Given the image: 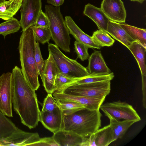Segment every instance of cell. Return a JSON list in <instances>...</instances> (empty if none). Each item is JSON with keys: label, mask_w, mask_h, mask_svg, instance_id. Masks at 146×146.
<instances>
[{"label": "cell", "mask_w": 146, "mask_h": 146, "mask_svg": "<svg viewBox=\"0 0 146 146\" xmlns=\"http://www.w3.org/2000/svg\"><path fill=\"white\" fill-rule=\"evenodd\" d=\"M12 73L13 109L22 124L29 129L34 128L39 121L40 111L35 91L25 80L20 68L15 66Z\"/></svg>", "instance_id": "6da1fadb"}, {"label": "cell", "mask_w": 146, "mask_h": 146, "mask_svg": "<svg viewBox=\"0 0 146 146\" xmlns=\"http://www.w3.org/2000/svg\"><path fill=\"white\" fill-rule=\"evenodd\" d=\"M22 32L18 46L21 69L27 83L35 91L40 84L35 58L36 42L35 34L31 27Z\"/></svg>", "instance_id": "7a4b0ae2"}, {"label": "cell", "mask_w": 146, "mask_h": 146, "mask_svg": "<svg viewBox=\"0 0 146 146\" xmlns=\"http://www.w3.org/2000/svg\"><path fill=\"white\" fill-rule=\"evenodd\" d=\"M102 116L99 110L84 107L71 114L64 116L63 129L74 131L83 138L88 137L101 127Z\"/></svg>", "instance_id": "3957f363"}, {"label": "cell", "mask_w": 146, "mask_h": 146, "mask_svg": "<svg viewBox=\"0 0 146 146\" xmlns=\"http://www.w3.org/2000/svg\"><path fill=\"white\" fill-rule=\"evenodd\" d=\"M45 8V13L49 21L51 38L58 47L65 52H70V33L61 12L60 7L46 5Z\"/></svg>", "instance_id": "277c9868"}, {"label": "cell", "mask_w": 146, "mask_h": 146, "mask_svg": "<svg viewBox=\"0 0 146 146\" xmlns=\"http://www.w3.org/2000/svg\"><path fill=\"white\" fill-rule=\"evenodd\" d=\"M48 50L55 61L60 72L69 76L80 78L89 74L87 68L76 60L63 53L55 44L49 43Z\"/></svg>", "instance_id": "5b68a950"}, {"label": "cell", "mask_w": 146, "mask_h": 146, "mask_svg": "<svg viewBox=\"0 0 146 146\" xmlns=\"http://www.w3.org/2000/svg\"><path fill=\"white\" fill-rule=\"evenodd\" d=\"M100 109L109 118L117 120H130L136 122L141 119L136 110L131 105L120 101L107 102L102 104Z\"/></svg>", "instance_id": "8992f818"}, {"label": "cell", "mask_w": 146, "mask_h": 146, "mask_svg": "<svg viewBox=\"0 0 146 146\" xmlns=\"http://www.w3.org/2000/svg\"><path fill=\"white\" fill-rule=\"evenodd\" d=\"M110 90L111 81L107 80L72 85L66 88L63 92L75 96L106 97Z\"/></svg>", "instance_id": "52a82bcc"}, {"label": "cell", "mask_w": 146, "mask_h": 146, "mask_svg": "<svg viewBox=\"0 0 146 146\" xmlns=\"http://www.w3.org/2000/svg\"><path fill=\"white\" fill-rule=\"evenodd\" d=\"M13 95L12 73H3L0 76V110L10 117H13Z\"/></svg>", "instance_id": "ba28073f"}, {"label": "cell", "mask_w": 146, "mask_h": 146, "mask_svg": "<svg viewBox=\"0 0 146 146\" xmlns=\"http://www.w3.org/2000/svg\"><path fill=\"white\" fill-rule=\"evenodd\" d=\"M19 22L22 31L33 26L42 10L41 0H23Z\"/></svg>", "instance_id": "9c48e42d"}, {"label": "cell", "mask_w": 146, "mask_h": 146, "mask_svg": "<svg viewBox=\"0 0 146 146\" xmlns=\"http://www.w3.org/2000/svg\"><path fill=\"white\" fill-rule=\"evenodd\" d=\"M40 138L37 133L24 131L17 127L8 137L0 141L1 146H32Z\"/></svg>", "instance_id": "30bf717a"}, {"label": "cell", "mask_w": 146, "mask_h": 146, "mask_svg": "<svg viewBox=\"0 0 146 146\" xmlns=\"http://www.w3.org/2000/svg\"><path fill=\"white\" fill-rule=\"evenodd\" d=\"M101 9L110 20L117 23H125L126 12L121 0H103Z\"/></svg>", "instance_id": "8fae6325"}, {"label": "cell", "mask_w": 146, "mask_h": 146, "mask_svg": "<svg viewBox=\"0 0 146 146\" xmlns=\"http://www.w3.org/2000/svg\"><path fill=\"white\" fill-rule=\"evenodd\" d=\"M48 58L44 60V66L41 78L43 86L48 94L55 91V82L57 75L60 73L51 54L49 52Z\"/></svg>", "instance_id": "7c38bea8"}, {"label": "cell", "mask_w": 146, "mask_h": 146, "mask_svg": "<svg viewBox=\"0 0 146 146\" xmlns=\"http://www.w3.org/2000/svg\"><path fill=\"white\" fill-rule=\"evenodd\" d=\"M53 96L56 100L74 102L82 105L86 108L94 110H99L106 98L103 96L92 97L75 96L56 91L53 93Z\"/></svg>", "instance_id": "4fadbf2b"}, {"label": "cell", "mask_w": 146, "mask_h": 146, "mask_svg": "<svg viewBox=\"0 0 146 146\" xmlns=\"http://www.w3.org/2000/svg\"><path fill=\"white\" fill-rule=\"evenodd\" d=\"M64 115L59 108L52 112L40 111L39 121L49 131L54 133L64 128Z\"/></svg>", "instance_id": "5bb4252c"}, {"label": "cell", "mask_w": 146, "mask_h": 146, "mask_svg": "<svg viewBox=\"0 0 146 146\" xmlns=\"http://www.w3.org/2000/svg\"><path fill=\"white\" fill-rule=\"evenodd\" d=\"M115 141L113 131L109 125L84 138L82 146H107Z\"/></svg>", "instance_id": "9a60e30c"}, {"label": "cell", "mask_w": 146, "mask_h": 146, "mask_svg": "<svg viewBox=\"0 0 146 146\" xmlns=\"http://www.w3.org/2000/svg\"><path fill=\"white\" fill-rule=\"evenodd\" d=\"M65 21L70 34L73 36L76 41L88 48L98 49L101 48V47L93 40L92 36L86 34L79 27L71 17L66 16Z\"/></svg>", "instance_id": "2e32d148"}, {"label": "cell", "mask_w": 146, "mask_h": 146, "mask_svg": "<svg viewBox=\"0 0 146 146\" xmlns=\"http://www.w3.org/2000/svg\"><path fill=\"white\" fill-rule=\"evenodd\" d=\"M53 134L52 137L58 146H82L83 137L74 131L62 129Z\"/></svg>", "instance_id": "e0dca14e"}, {"label": "cell", "mask_w": 146, "mask_h": 146, "mask_svg": "<svg viewBox=\"0 0 146 146\" xmlns=\"http://www.w3.org/2000/svg\"><path fill=\"white\" fill-rule=\"evenodd\" d=\"M83 13L95 23L99 30L106 32L110 20L101 8L88 3L85 5Z\"/></svg>", "instance_id": "ac0fdd59"}, {"label": "cell", "mask_w": 146, "mask_h": 146, "mask_svg": "<svg viewBox=\"0 0 146 146\" xmlns=\"http://www.w3.org/2000/svg\"><path fill=\"white\" fill-rule=\"evenodd\" d=\"M87 69L89 74H109L111 72L100 51H95L89 56Z\"/></svg>", "instance_id": "d6986e66"}, {"label": "cell", "mask_w": 146, "mask_h": 146, "mask_svg": "<svg viewBox=\"0 0 146 146\" xmlns=\"http://www.w3.org/2000/svg\"><path fill=\"white\" fill-rule=\"evenodd\" d=\"M106 32L127 48L134 41L121 26L119 23L109 20Z\"/></svg>", "instance_id": "ffe728a7"}, {"label": "cell", "mask_w": 146, "mask_h": 146, "mask_svg": "<svg viewBox=\"0 0 146 146\" xmlns=\"http://www.w3.org/2000/svg\"><path fill=\"white\" fill-rule=\"evenodd\" d=\"M128 48L132 53L137 62L141 71L142 78H146V47L134 41L131 44Z\"/></svg>", "instance_id": "44dd1931"}, {"label": "cell", "mask_w": 146, "mask_h": 146, "mask_svg": "<svg viewBox=\"0 0 146 146\" xmlns=\"http://www.w3.org/2000/svg\"><path fill=\"white\" fill-rule=\"evenodd\" d=\"M23 1L5 0L0 3V18L7 21L13 17L21 8Z\"/></svg>", "instance_id": "7402d4cb"}, {"label": "cell", "mask_w": 146, "mask_h": 146, "mask_svg": "<svg viewBox=\"0 0 146 146\" xmlns=\"http://www.w3.org/2000/svg\"><path fill=\"white\" fill-rule=\"evenodd\" d=\"M109 119L110 120L109 125L113 131L115 141L118 139L121 138L129 127L136 122L133 121H120Z\"/></svg>", "instance_id": "603a6c76"}, {"label": "cell", "mask_w": 146, "mask_h": 146, "mask_svg": "<svg viewBox=\"0 0 146 146\" xmlns=\"http://www.w3.org/2000/svg\"><path fill=\"white\" fill-rule=\"evenodd\" d=\"M120 25L134 40L146 47V29L139 28L124 23Z\"/></svg>", "instance_id": "cb8c5ba5"}, {"label": "cell", "mask_w": 146, "mask_h": 146, "mask_svg": "<svg viewBox=\"0 0 146 146\" xmlns=\"http://www.w3.org/2000/svg\"><path fill=\"white\" fill-rule=\"evenodd\" d=\"M114 76V74L112 72L109 74H89L84 77L79 78L75 82L71 84L69 86L85 83L107 80L111 81L113 79Z\"/></svg>", "instance_id": "d4e9b609"}, {"label": "cell", "mask_w": 146, "mask_h": 146, "mask_svg": "<svg viewBox=\"0 0 146 146\" xmlns=\"http://www.w3.org/2000/svg\"><path fill=\"white\" fill-rule=\"evenodd\" d=\"M0 110V141L9 136L17 127Z\"/></svg>", "instance_id": "484cf974"}, {"label": "cell", "mask_w": 146, "mask_h": 146, "mask_svg": "<svg viewBox=\"0 0 146 146\" xmlns=\"http://www.w3.org/2000/svg\"><path fill=\"white\" fill-rule=\"evenodd\" d=\"M21 27L19 21L13 17L0 24V35L5 38L7 35L17 32Z\"/></svg>", "instance_id": "4316f807"}, {"label": "cell", "mask_w": 146, "mask_h": 146, "mask_svg": "<svg viewBox=\"0 0 146 146\" xmlns=\"http://www.w3.org/2000/svg\"><path fill=\"white\" fill-rule=\"evenodd\" d=\"M56 100L64 116L71 114L85 107L82 105L74 102Z\"/></svg>", "instance_id": "83f0119b"}, {"label": "cell", "mask_w": 146, "mask_h": 146, "mask_svg": "<svg viewBox=\"0 0 146 146\" xmlns=\"http://www.w3.org/2000/svg\"><path fill=\"white\" fill-rule=\"evenodd\" d=\"M92 37L93 40L101 47L111 46L115 42V40L106 32L101 30L94 31Z\"/></svg>", "instance_id": "f1b7e54d"}, {"label": "cell", "mask_w": 146, "mask_h": 146, "mask_svg": "<svg viewBox=\"0 0 146 146\" xmlns=\"http://www.w3.org/2000/svg\"><path fill=\"white\" fill-rule=\"evenodd\" d=\"M79 78H73L60 72L57 75L55 79V91L63 92L66 88Z\"/></svg>", "instance_id": "f546056e"}, {"label": "cell", "mask_w": 146, "mask_h": 146, "mask_svg": "<svg viewBox=\"0 0 146 146\" xmlns=\"http://www.w3.org/2000/svg\"><path fill=\"white\" fill-rule=\"evenodd\" d=\"M35 34L36 41L42 44L48 43L51 38V34L49 27H31Z\"/></svg>", "instance_id": "4dcf8cb0"}, {"label": "cell", "mask_w": 146, "mask_h": 146, "mask_svg": "<svg viewBox=\"0 0 146 146\" xmlns=\"http://www.w3.org/2000/svg\"><path fill=\"white\" fill-rule=\"evenodd\" d=\"M35 58L37 71L41 78L44 66V60L42 56L39 43L37 42H36L35 45Z\"/></svg>", "instance_id": "1f68e13d"}, {"label": "cell", "mask_w": 146, "mask_h": 146, "mask_svg": "<svg viewBox=\"0 0 146 146\" xmlns=\"http://www.w3.org/2000/svg\"><path fill=\"white\" fill-rule=\"evenodd\" d=\"M41 111L52 112L59 108L56 100L52 94H48L44 99Z\"/></svg>", "instance_id": "d6a6232c"}, {"label": "cell", "mask_w": 146, "mask_h": 146, "mask_svg": "<svg viewBox=\"0 0 146 146\" xmlns=\"http://www.w3.org/2000/svg\"><path fill=\"white\" fill-rule=\"evenodd\" d=\"M74 45L78 58L83 61L88 58L90 56L88 52L89 48L87 46L76 40L74 42Z\"/></svg>", "instance_id": "836d02e7"}, {"label": "cell", "mask_w": 146, "mask_h": 146, "mask_svg": "<svg viewBox=\"0 0 146 146\" xmlns=\"http://www.w3.org/2000/svg\"><path fill=\"white\" fill-rule=\"evenodd\" d=\"M49 26L48 18L45 13L42 11L39 13L35 24L33 26L36 27H49Z\"/></svg>", "instance_id": "e575fe53"}, {"label": "cell", "mask_w": 146, "mask_h": 146, "mask_svg": "<svg viewBox=\"0 0 146 146\" xmlns=\"http://www.w3.org/2000/svg\"><path fill=\"white\" fill-rule=\"evenodd\" d=\"M33 146H58L52 137L40 138V140L33 145Z\"/></svg>", "instance_id": "d590c367"}, {"label": "cell", "mask_w": 146, "mask_h": 146, "mask_svg": "<svg viewBox=\"0 0 146 146\" xmlns=\"http://www.w3.org/2000/svg\"><path fill=\"white\" fill-rule=\"evenodd\" d=\"M64 0H47V2L55 7H58L64 3Z\"/></svg>", "instance_id": "8d00e7d4"}, {"label": "cell", "mask_w": 146, "mask_h": 146, "mask_svg": "<svg viewBox=\"0 0 146 146\" xmlns=\"http://www.w3.org/2000/svg\"><path fill=\"white\" fill-rule=\"evenodd\" d=\"M130 1L133 2H137L141 3H143L145 0H130Z\"/></svg>", "instance_id": "74e56055"}, {"label": "cell", "mask_w": 146, "mask_h": 146, "mask_svg": "<svg viewBox=\"0 0 146 146\" xmlns=\"http://www.w3.org/2000/svg\"><path fill=\"white\" fill-rule=\"evenodd\" d=\"M6 0H0V3L3 2L4 1H5Z\"/></svg>", "instance_id": "f35d334b"}, {"label": "cell", "mask_w": 146, "mask_h": 146, "mask_svg": "<svg viewBox=\"0 0 146 146\" xmlns=\"http://www.w3.org/2000/svg\"><path fill=\"white\" fill-rule=\"evenodd\" d=\"M0 146H1L0 144Z\"/></svg>", "instance_id": "ab89813d"}]
</instances>
